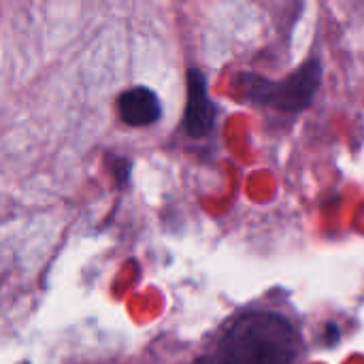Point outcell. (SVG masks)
Wrapping results in <instances>:
<instances>
[{
	"label": "cell",
	"mask_w": 364,
	"mask_h": 364,
	"mask_svg": "<svg viewBox=\"0 0 364 364\" xmlns=\"http://www.w3.org/2000/svg\"><path fill=\"white\" fill-rule=\"evenodd\" d=\"M301 337L290 320L271 311L239 316L215 348L194 364H299Z\"/></svg>",
	"instance_id": "cell-1"
},
{
	"label": "cell",
	"mask_w": 364,
	"mask_h": 364,
	"mask_svg": "<svg viewBox=\"0 0 364 364\" xmlns=\"http://www.w3.org/2000/svg\"><path fill=\"white\" fill-rule=\"evenodd\" d=\"M186 111L183 128L192 139H203L211 132L215 122V107L209 98L207 79L200 70H190L186 77Z\"/></svg>",
	"instance_id": "cell-3"
},
{
	"label": "cell",
	"mask_w": 364,
	"mask_h": 364,
	"mask_svg": "<svg viewBox=\"0 0 364 364\" xmlns=\"http://www.w3.org/2000/svg\"><path fill=\"white\" fill-rule=\"evenodd\" d=\"M117 111H119V117L124 124L143 128V126H151L154 122L160 119L162 107H160L156 92H151L149 87L136 85V87H130L119 94Z\"/></svg>",
	"instance_id": "cell-4"
},
{
	"label": "cell",
	"mask_w": 364,
	"mask_h": 364,
	"mask_svg": "<svg viewBox=\"0 0 364 364\" xmlns=\"http://www.w3.org/2000/svg\"><path fill=\"white\" fill-rule=\"evenodd\" d=\"M320 81L322 68L316 60H309L284 81H267L262 77H252L245 85V96L256 100L258 105H271L277 111L294 113L311 102Z\"/></svg>",
	"instance_id": "cell-2"
}]
</instances>
